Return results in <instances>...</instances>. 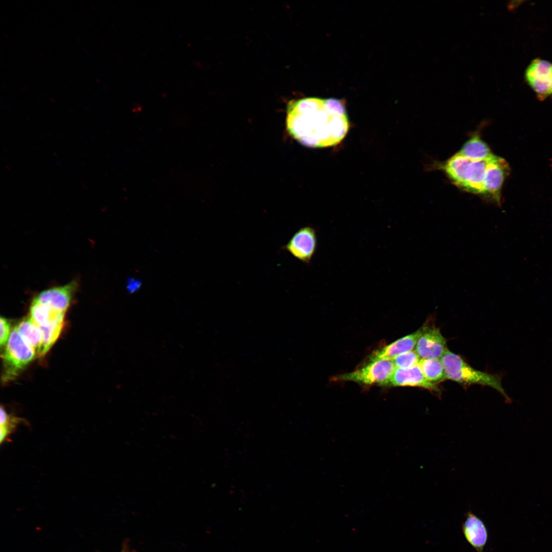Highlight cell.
Wrapping results in <instances>:
<instances>
[{
    "instance_id": "obj_13",
    "label": "cell",
    "mask_w": 552,
    "mask_h": 552,
    "mask_svg": "<svg viewBox=\"0 0 552 552\" xmlns=\"http://www.w3.org/2000/svg\"><path fill=\"white\" fill-rule=\"evenodd\" d=\"M494 155L485 159L471 161L466 170L463 189L473 193L484 194L487 170Z\"/></svg>"
},
{
    "instance_id": "obj_20",
    "label": "cell",
    "mask_w": 552,
    "mask_h": 552,
    "mask_svg": "<svg viewBox=\"0 0 552 552\" xmlns=\"http://www.w3.org/2000/svg\"><path fill=\"white\" fill-rule=\"evenodd\" d=\"M0 416V442L2 444L22 421L19 418L8 414L2 406Z\"/></svg>"
},
{
    "instance_id": "obj_17",
    "label": "cell",
    "mask_w": 552,
    "mask_h": 552,
    "mask_svg": "<svg viewBox=\"0 0 552 552\" xmlns=\"http://www.w3.org/2000/svg\"><path fill=\"white\" fill-rule=\"evenodd\" d=\"M458 153L471 161L485 159L493 155L488 146L478 135L467 141Z\"/></svg>"
},
{
    "instance_id": "obj_18",
    "label": "cell",
    "mask_w": 552,
    "mask_h": 552,
    "mask_svg": "<svg viewBox=\"0 0 552 552\" xmlns=\"http://www.w3.org/2000/svg\"><path fill=\"white\" fill-rule=\"evenodd\" d=\"M425 378L435 383L447 379L443 365L440 358H421L418 363Z\"/></svg>"
},
{
    "instance_id": "obj_4",
    "label": "cell",
    "mask_w": 552,
    "mask_h": 552,
    "mask_svg": "<svg viewBox=\"0 0 552 552\" xmlns=\"http://www.w3.org/2000/svg\"><path fill=\"white\" fill-rule=\"evenodd\" d=\"M396 369L391 360L371 361L362 367L334 378V380L351 381L365 385H388Z\"/></svg>"
},
{
    "instance_id": "obj_22",
    "label": "cell",
    "mask_w": 552,
    "mask_h": 552,
    "mask_svg": "<svg viewBox=\"0 0 552 552\" xmlns=\"http://www.w3.org/2000/svg\"><path fill=\"white\" fill-rule=\"evenodd\" d=\"M1 345L6 344L10 335V325L8 321L5 318L1 317Z\"/></svg>"
},
{
    "instance_id": "obj_7",
    "label": "cell",
    "mask_w": 552,
    "mask_h": 552,
    "mask_svg": "<svg viewBox=\"0 0 552 552\" xmlns=\"http://www.w3.org/2000/svg\"><path fill=\"white\" fill-rule=\"evenodd\" d=\"M510 172L509 164L503 158L494 155L490 161L484 182V193L497 205L501 204V190Z\"/></svg>"
},
{
    "instance_id": "obj_21",
    "label": "cell",
    "mask_w": 552,
    "mask_h": 552,
    "mask_svg": "<svg viewBox=\"0 0 552 552\" xmlns=\"http://www.w3.org/2000/svg\"><path fill=\"white\" fill-rule=\"evenodd\" d=\"M420 357L416 351H409L401 353L392 360L397 368L406 369L418 364Z\"/></svg>"
},
{
    "instance_id": "obj_23",
    "label": "cell",
    "mask_w": 552,
    "mask_h": 552,
    "mask_svg": "<svg viewBox=\"0 0 552 552\" xmlns=\"http://www.w3.org/2000/svg\"><path fill=\"white\" fill-rule=\"evenodd\" d=\"M552 95V74L550 81V95Z\"/></svg>"
},
{
    "instance_id": "obj_9",
    "label": "cell",
    "mask_w": 552,
    "mask_h": 552,
    "mask_svg": "<svg viewBox=\"0 0 552 552\" xmlns=\"http://www.w3.org/2000/svg\"><path fill=\"white\" fill-rule=\"evenodd\" d=\"M428 327L426 325L422 326L415 332L376 350L370 355V361L382 359L392 360L401 353L412 350L416 347L419 338Z\"/></svg>"
},
{
    "instance_id": "obj_2",
    "label": "cell",
    "mask_w": 552,
    "mask_h": 552,
    "mask_svg": "<svg viewBox=\"0 0 552 552\" xmlns=\"http://www.w3.org/2000/svg\"><path fill=\"white\" fill-rule=\"evenodd\" d=\"M443 365L447 379L464 384H478L489 386L498 391L508 404L512 400L504 390L501 377L473 368L459 355L447 348L440 358Z\"/></svg>"
},
{
    "instance_id": "obj_10",
    "label": "cell",
    "mask_w": 552,
    "mask_h": 552,
    "mask_svg": "<svg viewBox=\"0 0 552 552\" xmlns=\"http://www.w3.org/2000/svg\"><path fill=\"white\" fill-rule=\"evenodd\" d=\"M75 282L41 291L34 298L59 311L65 313L76 290Z\"/></svg>"
},
{
    "instance_id": "obj_5",
    "label": "cell",
    "mask_w": 552,
    "mask_h": 552,
    "mask_svg": "<svg viewBox=\"0 0 552 552\" xmlns=\"http://www.w3.org/2000/svg\"><path fill=\"white\" fill-rule=\"evenodd\" d=\"M317 237L315 229L310 226L299 228L288 242L282 247L293 257L306 264H310L315 252Z\"/></svg>"
},
{
    "instance_id": "obj_19",
    "label": "cell",
    "mask_w": 552,
    "mask_h": 552,
    "mask_svg": "<svg viewBox=\"0 0 552 552\" xmlns=\"http://www.w3.org/2000/svg\"><path fill=\"white\" fill-rule=\"evenodd\" d=\"M64 324V319L57 320L47 326L40 327L42 334V343L40 356L45 355L60 335Z\"/></svg>"
},
{
    "instance_id": "obj_1",
    "label": "cell",
    "mask_w": 552,
    "mask_h": 552,
    "mask_svg": "<svg viewBox=\"0 0 552 552\" xmlns=\"http://www.w3.org/2000/svg\"><path fill=\"white\" fill-rule=\"evenodd\" d=\"M286 127L289 134L303 145L324 148L342 141L349 122L339 100L308 98L289 103Z\"/></svg>"
},
{
    "instance_id": "obj_12",
    "label": "cell",
    "mask_w": 552,
    "mask_h": 552,
    "mask_svg": "<svg viewBox=\"0 0 552 552\" xmlns=\"http://www.w3.org/2000/svg\"><path fill=\"white\" fill-rule=\"evenodd\" d=\"M462 531L467 542L477 552H484L488 540V531L484 522L470 511L465 515Z\"/></svg>"
},
{
    "instance_id": "obj_15",
    "label": "cell",
    "mask_w": 552,
    "mask_h": 552,
    "mask_svg": "<svg viewBox=\"0 0 552 552\" xmlns=\"http://www.w3.org/2000/svg\"><path fill=\"white\" fill-rule=\"evenodd\" d=\"M16 329L36 354L39 355L42 343V334L40 327L29 317L22 320Z\"/></svg>"
},
{
    "instance_id": "obj_3",
    "label": "cell",
    "mask_w": 552,
    "mask_h": 552,
    "mask_svg": "<svg viewBox=\"0 0 552 552\" xmlns=\"http://www.w3.org/2000/svg\"><path fill=\"white\" fill-rule=\"evenodd\" d=\"M36 355L33 348L15 328L11 332L3 355L5 379L15 376L35 358Z\"/></svg>"
},
{
    "instance_id": "obj_14",
    "label": "cell",
    "mask_w": 552,
    "mask_h": 552,
    "mask_svg": "<svg viewBox=\"0 0 552 552\" xmlns=\"http://www.w3.org/2000/svg\"><path fill=\"white\" fill-rule=\"evenodd\" d=\"M65 313L40 303L35 298L33 299L30 308V317L39 327L63 319Z\"/></svg>"
},
{
    "instance_id": "obj_6",
    "label": "cell",
    "mask_w": 552,
    "mask_h": 552,
    "mask_svg": "<svg viewBox=\"0 0 552 552\" xmlns=\"http://www.w3.org/2000/svg\"><path fill=\"white\" fill-rule=\"evenodd\" d=\"M551 74L552 63L541 58L534 59L525 70L526 81L540 100L550 95Z\"/></svg>"
},
{
    "instance_id": "obj_11",
    "label": "cell",
    "mask_w": 552,
    "mask_h": 552,
    "mask_svg": "<svg viewBox=\"0 0 552 552\" xmlns=\"http://www.w3.org/2000/svg\"><path fill=\"white\" fill-rule=\"evenodd\" d=\"M446 343L439 328L428 327L419 338L415 351L421 358H440L447 349Z\"/></svg>"
},
{
    "instance_id": "obj_8",
    "label": "cell",
    "mask_w": 552,
    "mask_h": 552,
    "mask_svg": "<svg viewBox=\"0 0 552 552\" xmlns=\"http://www.w3.org/2000/svg\"><path fill=\"white\" fill-rule=\"evenodd\" d=\"M388 385L394 386H416L424 388L436 394L440 389L435 383L428 381L418 365L409 368L396 367Z\"/></svg>"
},
{
    "instance_id": "obj_16",
    "label": "cell",
    "mask_w": 552,
    "mask_h": 552,
    "mask_svg": "<svg viewBox=\"0 0 552 552\" xmlns=\"http://www.w3.org/2000/svg\"><path fill=\"white\" fill-rule=\"evenodd\" d=\"M471 160L458 153L452 156L446 163L444 169L454 183L463 188L467 169Z\"/></svg>"
}]
</instances>
